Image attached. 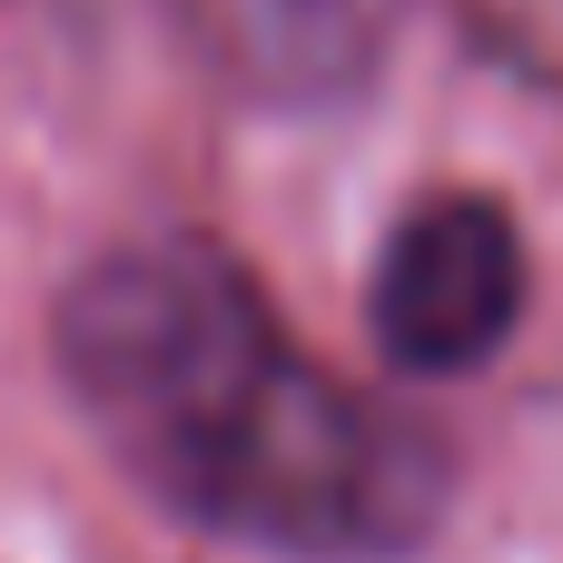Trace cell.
<instances>
[{"label": "cell", "instance_id": "obj_1", "mask_svg": "<svg viewBox=\"0 0 563 563\" xmlns=\"http://www.w3.org/2000/svg\"><path fill=\"white\" fill-rule=\"evenodd\" d=\"M59 366L119 465L208 534L376 563L445 515L435 435L307 366L247 267L198 238H139L79 267L59 297Z\"/></svg>", "mask_w": 563, "mask_h": 563}, {"label": "cell", "instance_id": "obj_2", "mask_svg": "<svg viewBox=\"0 0 563 563\" xmlns=\"http://www.w3.org/2000/svg\"><path fill=\"white\" fill-rule=\"evenodd\" d=\"M376 346L406 376H475L525 317V238L495 198H426L376 257Z\"/></svg>", "mask_w": 563, "mask_h": 563}]
</instances>
